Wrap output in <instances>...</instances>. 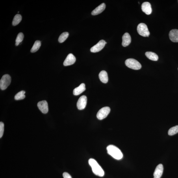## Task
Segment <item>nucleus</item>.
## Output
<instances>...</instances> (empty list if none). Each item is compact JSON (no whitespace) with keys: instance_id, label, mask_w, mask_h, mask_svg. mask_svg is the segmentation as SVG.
I'll list each match as a JSON object with an SVG mask.
<instances>
[{"instance_id":"f257e3e1","label":"nucleus","mask_w":178,"mask_h":178,"mask_svg":"<svg viewBox=\"0 0 178 178\" xmlns=\"http://www.w3.org/2000/svg\"><path fill=\"white\" fill-rule=\"evenodd\" d=\"M107 153L114 159L120 160L123 158V155L118 147L113 145H110L107 147Z\"/></svg>"},{"instance_id":"f03ea898","label":"nucleus","mask_w":178,"mask_h":178,"mask_svg":"<svg viewBox=\"0 0 178 178\" xmlns=\"http://www.w3.org/2000/svg\"><path fill=\"white\" fill-rule=\"evenodd\" d=\"M88 163L92 167L93 172L95 175L100 177L104 176V171L96 160L91 158L89 160Z\"/></svg>"},{"instance_id":"7ed1b4c3","label":"nucleus","mask_w":178,"mask_h":178,"mask_svg":"<svg viewBox=\"0 0 178 178\" xmlns=\"http://www.w3.org/2000/svg\"><path fill=\"white\" fill-rule=\"evenodd\" d=\"M125 64L128 68L134 70H139L142 67V66L140 62L133 58H129L126 60Z\"/></svg>"},{"instance_id":"20e7f679","label":"nucleus","mask_w":178,"mask_h":178,"mask_svg":"<svg viewBox=\"0 0 178 178\" xmlns=\"http://www.w3.org/2000/svg\"><path fill=\"white\" fill-rule=\"evenodd\" d=\"M11 80V77L9 75H3L0 81V88L1 90H4L7 88L10 84Z\"/></svg>"},{"instance_id":"39448f33","label":"nucleus","mask_w":178,"mask_h":178,"mask_svg":"<svg viewBox=\"0 0 178 178\" xmlns=\"http://www.w3.org/2000/svg\"><path fill=\"white\" fill-rule=\"evenodd\" d=\"M137 30L138 33L141 36L144 37H149L150 35L148 27L145 24L141 23L139 24Z\"/></svg>"},{"instance_id":"423d86ee","label":"nucleus","mask_w":178,"mask_h":178,"mask_svg":"<svg viewBox=\"0 0 178 178\" xmlns=\"http://www.w3.org/2000/svg\"><path fill=\"white\" fill-rule=\"evenodd\" d=\"M110 111V107H103L99 110L96 115L98 119L101 120L105 118L109 114Z\"/></svg>"},{"instance_id":"0eeeda50","label":"nucleus","mask_w":178,"mask_h":178,"mask_svg":"<svg viewBox=\"0 0 178 178\" xmlns=\"http://www.w3.org/2000/svg\"><path fill=\"white\" fill-rule=\"evenodd\" d=\"M107 43L105 41L102 40L100 41L96 45L94 46L90 49V51L92 53H96L101 50Z\"/></svg>"},{"instance_id":"6e6552de","label":"nucleus","mask_w":178,"mask_h":178,"mask_svg":"<svg viewBox=\"0 0 178 178\" xmlns=\"http://www.w3.org/2000/svg\"><path fill=\"white\" fill-rule=\"evenodd\" d=\"M87 99L85 95L80 97L77 103V107L79 110H82L85 108L86 105Z\"/></svg>"},{"instance_id":"1a4fd4ad","label":"nucleus","mask_w":178,"mask_h":178,"mask_svg":"<svg viewBox=\"0 0 178 178\" xmlns=\"http://www.w3.org/2000/svg\"><path fill=\"white\" fill-rule=\"evenodd\" d=\"M37 106L39 109L43 113L46 114L48 112L49 110L48 104L46 101L39 102L37 104Z\"/></svg>"},{"instance_id":"9d476101","label":"nucleus","mask_w":178,"mask_h":178,"mask_svg":"<svg viewBox=\"0 0 178 178\" xmlns=\"http://www.w3.org/2000/svg\"><path fill=\"white\" fill-rule=\"evenodd\" d=\"M76 61L75 56L72 54H69L65 60L64 65L65 66H71L74 64Z\"/></svg>"},{"instance_id":"9b49d317","label":"nucleus","mask_w":178,"mask_h":178,"mask_svg":"<svg viewBox=\"0 0 178 178\" xmlns=\"http://www.w3.org/2000/svg\"><path fill=\"white\" fill-rule=\"evenodd\" d=\"M163 166L162 164H160L156 167L153 176L154 178H160L163 173Z\"/></svg>"},{"instance_id":"f8f14e48","label":"nucleus","mask_w":178,"mask_h":178,"mask_svg":"<svg viewBox=\"0 0 178 178\" xmlns=\"http://www.w3.org/2000/svg\"><path fill=\"white\" fill-rule=\"evenodd\" d=\"M142 9L143 12L147 15L151 14L152 11L151 4L148 2H144L142 4Z\"/></svg>"},{"instance_id":"ddd939ff","label":"nucleus","mask_w":178,"mask_h":178,"mask_svg":"<svg viewBox=\"0 0 178 178\" xmlns=\"http://www.w3.org/2000/svg\"><path fill=\"white\" fill-rule=\"evenodd\" d=\"M169 38L171 41L174 42H178V30L172 29L169 33Z\"/></svg>"},{"instance_id":"4468645a","label":"nucleus","mask_w":178,"mask_h":178,"mask_svg":"<svg viewBox=\"0 0 178 178\" xmlns=\"http://www.w3.org/2000/svg\"><path fill=\"white\" fill-rule=\"evenodd\" d=\"M122 45L123 47L128 46L131 42V38L130 34L128 33H125L122 36Z\"/></svg>"},{"instance_id":"2eb2a0df","label":"nucleus","mask_w":178,"mask_h":178,"mask_svg":"<svg viewBox=\"0 0 178 178\" xmlns=\"http://www.w3.org/2000/svg\"><path fill=\"white\" fill-rule=\"evenodd\" d=\"M86 90L85 84L82 83L78 87L75 88L73 90V94L77 96L81 94Z\"/></svg>"},{"instance_id":"dca6fc26","label":"nucleus","mask_w":178,"mask_h":178,"mask_svg":"<svg viewBox=\"0 0 178 178\" xmlns=\"http://www.w3.org/2000/svg\"><path fill=\"white\" fill-rule=\"evenodd\" d=\"M105 8L106 5L105 3H102L93 11L92 14V15H96L100 14L105 10Z\"/></svg>"},{"instance_id":"f3484780","label":"nucleus","mask_w":178,"mask_h":178,"mask_svg":"<svg viewBox=\"0 0 178 178\" xmlns=\"http://www.w3.org/2000/svg\"><path fill=\"white\" fill-rule=\"evenodd\" d=\"M100 80L104 83H107L108 81V77L107 73L105 71H102L99 75Z\"/></svg>"},{"instance_id":"a211bd4d","label":"nucleus","mask_w":178,"mask_h":178,"mask_svg":"<svg viewBox=\"0 0 178 178\" xmlns=\"http://www.w3.org/2000/svg\"><path fill=\"white\" fill-rule=\"evenodd\" d=\"M145 55L149 60L153 61H157L158 59V55L155 53L151 52H147L145 53Z\"/></svg>"},{"instance_id":"6ab92c4d","label":"nucleus","mask_w":178,"mask_h":178,"mask_svg":"<svg viewBox=\"0 0 178 178\" xmlns=\"http://www.w3.org/2000/svg\"><path fill=\"white\" fill-rule=\"evenodd\" d=\"M22 19V16L20 14H17L14 17L12 21V25L16 26L19 24Z\"/></svg>"},{"instance_id":"aec40b11","label":"nucleus","mask_w":178,"mask_h":178,"mask_svg":"<svg viewBox=\"0 0 178 178\" xmlns=\"http://www.w3.org/2000/svg\"><path fill=\"white\" fill-rule=\"evenodd\" d=\"M41 46V41L39 40H37L35 42L33 46H32L31 50V53H35L39 49Z\"/></svg>"},{"instance_id":"412c9836","label":"nucleus","mask_w":178,"mask_h":178,"mask_svg":"<svg viewBox=\"0 0 178 178\" xmlns=\"http://www.w3.org/2000/svg\"><path fill=\"white\" fill-rule=\"evenodd\" d=\"M25 92L24 91H21V92L17 93L15 96V99L16 100H20L23 99L25 98Z\"/></svg>"},{"instance_id":"4be33fe9","label":"nucleus","mask_w":178,"mask_h":178,"mask_svg":"<svg viewBox=\"0 0 178 178\" xmlns=\"http://www.w3.org/2000/svg\"><path fill=\"white\" fill-rule=\"evenodd\" d=\"M69 35V34L68 32H64L60 35L58 38V41L60 43L64 42L66 40Z\"/></svg>"},{"instance_id":"5701e85b","label":"nucleus","mask_w":178,"mask_h":178,"mask_svg":"<svg viewBox=\"0 0 178 178\" xmlns=\"http://www.w3.org/2000/svg\"><path fill=\"white\" fill-rule=\"evenodd\" d=\"M24 38V35L23 33H19L18 35L17 36V37L16 38V43H15V45L16 46H18L20 43L22 42L23 40V39Z\"/></svg>"},{"instance_id":"b1692460","label":"nucleus","mask_w":178,"mask_h":178,"mask_svg":"<svg viewBox=\"0 0 178 178\" xmlns=\"http://www.w3.org/2000/svg\"><path fill=\"white\" fill-rule=\"evenodd\" d=\"M168 133L170 136H173L178 133V125L171 128L169 130Z\"/></svg>"},{"instance_id":"393cba45","label":"nucleus","mask_w":178,"mask_h":178,"mask_svg":"<svg viewBox=\"0 0 178 178\" xmlns=\"http://www.w3.org/2000/svg\"><path fill=\"white\" fill-rule=\"evenodd\" d=\"M4 131V124L2 122H0V138L3 137Z\"/></svg>"},{"instance_id":"a878e982","label":"nucleus","mask_w":178,"mask_h":178,"mask_svg":"<svg viewBox=\"0 0 178 178\" xmlns=\"http://www.w3.org/2000/svg\"><path fill=\"white\" fill-rule=\"evenodd\" d=\"M63 176L64 178H72L70 174L68 173L65 172L63 174Z\"/></svg>"}]
</instances>
